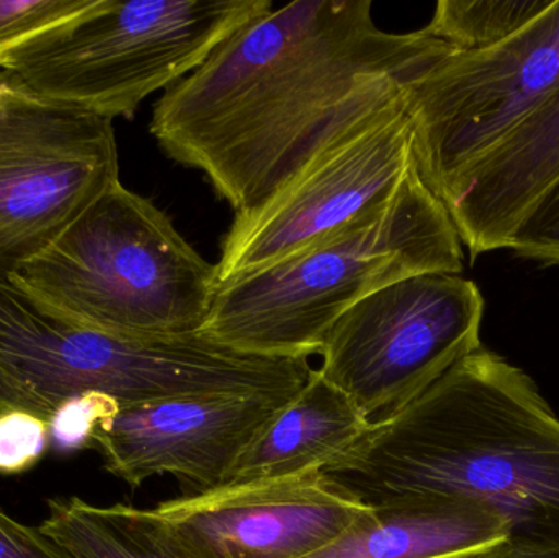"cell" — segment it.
Returning <instances> with one entry per match:
<instances>
[{
  "mask_svg": "<svg viewBox=\"0 0 559 558\" xmlns=\"http://www.w3.org/2000/svg\"><path fill=\"white\" fill-rule=\"evenodd\" d=\"M10 282L55 317L118 336L202 333L218 269L118 180Z\"/></svg>",
  "mask_w": 559,
  "mask_h": 558,
  "instance_id": "4",
  "label": "cell"
},
{
  "mask_svg": "<svg viewBox=\"0 0 559 558\" xmlns=\"http://www.w3.org/2000/svg\"><path fill=\"white\" fill-rule=\"evenodd\" d=\"M118 180L114 121L3 84L0 277L41 254Z\"/></svg>",
  "mask_w": 559,
  "mask_h": 558,
  "instance_id": "9",
  "label": "cell"
},
{
  "mask_svg": "<svg viewBox=\"0 0 559 558\" xmlns=\"http://www.w3.org/2000/svg\"><path fill=\"white\" fill-rule=\"evenodd\" d=\"M49 446L48 422L15 409L0 416V474L16 475L35 467Z\"/></svg>",
  "mask_w": 559,
  "mask_h": 558,
  "instance_id": "21",
  "label": "cell"
},
{
  "mask_svg": "<svg viewBox=\"0 0 559 558\" xmlns=\"http://www.w3.org/2000/svg\"><path fill=\"white\" fill-rule=\"evenodd\" d=\"M559 179V91L443 200L472 261L511 245L522 219Z\"/></svg>",
  "mask_w": 559,
  "mask_h": 558,
  "instance_id": "13",
  "label": "cell"
},
{
  "mask_svg": "<svg viewBox=\"0 0 559 558\" xmlns=\"http://www.w3.org/2000/svg\"><path fill=\"white\" fill-rule=\"evenodd\" d=\"M15 409L32 413L45 422H49L52 415V409L48 405L36 399L28 390L23 389L0 369V416L15 412Z\"/></svg>",
  "mask_w": 559,
  "mask_h": 558,
  "instance_id": "23",
  "label": "cell"
},
{
  "mask_svg": "<svg viewBox=\"0 0 559 558\" xmlns=\"http://www.w3.org/2000/svg\"><path fill=\"white\" fill-rule=\"evenodd\" d=\"M0 369L55 412L97 392L121 406L264 390L269 363L203 333L118 336L43 310L0 277Z\"/></svg>",
  "mask_w": 559,
  "mask_h": 558,
  "instance_id": "6",
  "label": "cell"
},
{
  "mask_svg": "<svg viewBox=\"0 0 559 558\" xmlns=\"http://www.w3.org/2000/svg\"><path fill=\"white\" fill-rule=\"evenodd\" d=\"M38 530L71 558H202L157 510L128 504L58 498Z\"/></svg>",
  "mask_w": 559,
  "mask_h": 558,
  "instance_id": "16",
  "label": "cell"
},
{
  "mask_svg": "<svg viewBox=\"0 0 559 558\" xmlns=\"http://www.w3.org/2000/svg\"><path fill=\"white\" fill-rule=\"evenodd\" d=\"M559 91V0L504 41L450 48L404 85L417 170L443 200Z\"/></svg>",
  "mask_w": 559,
  "mask_h": 558,
  "instance_id": "7",
  "label": "cell"
},
{
  "mask_svg": "<svg viewBox=\"0 0 559 558\" xmlns=\"http://www.w3.org/2000/svg\"><path fill=\"white\" fill-rule=\"evenodd\" d=\"M2 95H3V84H2V82H0V100H2Z\"/></svg>",
  "mask_w": 559,
  "mask_h": 558,
  "instance_id": "25",
  "label": "cell"
},
{
  "mask_svg": "<svg viewBox=\"0 0 559 558\" xmlns=\"http://www.w3.org/2000/svg\"><path fill=\"white\" fill-rule=\"evenodd\" d=\"M436 272L462 274V241L414 164L386 200L341 231L219 285L202 333L246 353L308 359L358 301Z\"/></svg>",
  "mask_w": 559,
  "mask_h": 558,
  "instance_id": "3",
  "label": "cell"
},
{
  "mask_svg": "<svg viewBox=\"0 0 559 558\" xmlns=\"http://www.w3.org/2000/svg\"><path fill=\"white\" fill-rule=\"evenodd\" d=\"M295 393H209L121 406L98 426L92 446L131 487L173 474L200 494L215 490Z\"/></svg>",
  "mask_w": 559,
  "mask_h": 558,
  "instance_id": "11",
  "label": "cell"
},
{
  "mask_svg": "<svg viewBox=\"0 0 559 558\" xmlns=\"http://www.w3.org/2000/svg\"><path fill=\"white\" fill-rule=\"evenodd\" d=\"M416 164L404 95L329 144L271 199L236 213L222 241L219 285L329 238L386 200Z\"/></svg>",
  "mask_w": 559,
  "mask_h": 558,
  "instance_id": "10",
  "label": "cell"
},
{
  "mask_svg": "<svg viewBox=\"0 0 559 558\" xmlns=\"http://www.w3.org/2000/svg\"><path fill=\"white\" fill-rule=\"evenodd\" d=\"M371 9L298 0L255 16L164 92L151 134L235 213L255 209L452 48L424 29L384 32Z\"/></svg>",
  "mask_w": 559,
  "mask_h": 558,
  "instance_id": "1",
  "label": "cell"
},
{
  "mask_svg": "<svg viewBox=\"0 0 559 558\" xmlns=\"http://www.w3.org/2000/svg\"><path fill=\"white\" fill-rule=\"evenodd\" d=\"M97 0H0V64L36 36L87 13Z\"/></svg>",
  "mask_w": 559,
  "mask_h": 558,
  "instance_id": "18",
  "label": "cell"
},
{
  "mask_svg": "<svg viewBox=\"0 0 559 558\" xmlns=\"http://www.w3.org/2000/svg\"><path fill=\"white\" fill-rule=\"evenodd\" d=\"M485 307L478 285L462 274L394 282L335 321L318 372L377 422L483 347Z\"/></svg>",
  "mask_w": 559,
  "mask_h": 558,
  "instance_id": "8",
  "label": "cell"
},
{
  "mask_svg": "<svg viewBox=\"0 0 559 558\" xmlns=\"http://www.w3.org/2000/svg\"><path fill=\"white\" fill-rule=\"evenodd\" d=\"M322 477L365 507L465 500L508 524V546L559 553V419L534 380L479 347Z\"/></svg>",
  "mask_w": 559,
  "mask_h": 558,
  "instance_id": "2",
  "label": "cell"
},
{
  "mask_svg": "<svg viewBox=\"0 0 559 558\" xmlns=\"http://www.w3.org/2000/svg\"><path fill=\"white\" fill-rule=\"evenodd\" d=\"M370 425L344 392L312 370L306 385L246 449L226 485L321 472L347 452Z\"/></svg>",
  "mask_w": 559,
  "mask_h": 558,
  "instance_id": "15",
  "label": "cell"
},
{
  "mask_svg": "<svg viewBox=\"0 0 559 558\" xmlns=\"http://www.w3.org/2000/svg\"><path fill=\"white\" fill-rule=\"evenodd\" d=\"M272 7V0H97L10 52L0 82L39 100L131 120L151 94L192 74Z\"/></svg>",
  "mask_w": 559,
  "mask_h": 558,
  "instance_id": "5",
  "label": "cell"
},
{
  "mask_svg": "<svg viewBox=\"0 0 559 558\" xmlns=\"http://www.w3.org/2000/svg\"><path fill=\"white\" fill-rule=\"evenodd\" d=\"M0 558H71L38 527L25 526L0 511Z\"/></svg>",
  "mask_w": 559,
  "mask_h": 558,
  "instance_id": "22",
  "label": "cell"
},
{
  "mask_svg": "<svg viewBox=\"0 0 559 558\" xmlns=\"http://www.w3.org/2000/svg\"><path fill=\"white\" fill-rule=\"evenodd\" d=\"M555 0H440L424 32L455 49L504 41L544 15Z\"/></svg>",
  "mask_w": 559,
  "mask_h": 558,
  "instance_id": "17",
  "label": "cell"
},
{
  "mask_svg": "<svg viewBox=\"0 0 559 558\" xmlns=\"http://www.w3.org/2000/svg\"><path fill=\"white\" fill-rule=\"evenodd\" d=\"M509 251L542 265H559V179L522 219Z\"/></svg>",
  "mask_w": 559,
  "mask_h": 558,
  "instance_id": "20",
  "label": "cell"
},
{
  "mask_svg": "<svg viewBox=\"0 0 559 558\" xmlns=\"http://www.w3.org/2000/svg\"><path fill=\"white\" fill-rule=\"evenodd\" d=\"M472 558H559V553H548V550L521 549V547L502 546L495 547L488 553L478 554Z\"/></svg>",
  "mask_w": 559,
  "mask_h": 558,
  "instance_id": "24",
  "label": "cell"
},
{
  "mask_svg": "<svg viewBox=\"0 0 559 558\" xmlns=\"http://www.w3.org/2000/svg\"><path fill=\"white\" fill-rule=\"evenodd\" d=\"M156 510L202 558H305L338 539L368 507L311 472L225 485Z\"/></svg>",
  "mask_w": 559,
  "mask_h": 558,
  "instance_id": "12",
  "label": "cell"
},
{
  "mask_svg": "<svg viewBox=\"0 0 559 558\" xmlns=\"http://www.w3.org/2000/svg\"><path fill=\"white\" fill-rule=\"evenodd\" d=\"M120 405L104 393L88 392L61 403L48 422L49 446L59 454L88 448L102 423L110 419Z\"/></svg>",
  "mask_w": 559,
  "mask_h": 558,
  "instance_id": "19",
  "label": "cell"
},
{
  "mask_svg": "<svg viewBox=\"0 0 559 558\" xmlns=\"http://www.w3.org/2000/svg\"><path fill=\"white\" fill-rule=\"evenodd\" d=\"M508 536L506 521L478 503L416 498L368 507L338 539L305 558H472Z\"/></svg>",
  "mask_w": 559,
  "mask_h": 558,
  "instance_id": "14",
  "label": "cell"
}]
</instances>
